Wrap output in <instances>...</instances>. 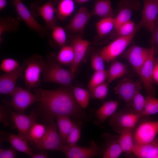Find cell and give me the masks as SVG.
I'll list each match as a JSON object with an SVG mask.
<instances>
[{
    "label": "cell",
    "mask_w": 158,
    "mask_h": 158,
    "mask_svg": "<svg viewBox=\"0 0 158 158\" xmlns=\"http://www.w3.org/2000/svg\"><path fill=\"white\" fill-rule=\"evenodd\" d=\"M132 152L139 158H158V139L145 144H134Z\"/></svg>",
    "instance_id": "20"
},
{
    "label": "cell",
    "mask_w": 158,
    "mask_h": 158,
    "mask_svg": "<svg viewBox=\"0 0 158 158\" xmlns=\"http://www.w3.org/2000/svg\"><path fill=\"white\" fill-rule=\"evenodd\" d=\"M152 44L155 45L158 48V16L156 20L153 34L152 35Z\"/></svg>",
    "instance_id": "46"
},
{
    "label": "cell",
    "mask_w": 158,
    "mask_h": 158,
    "mask_svg": "<svg viewBox=\"0 0 158 158\" xmlns=\"http://www.w3.org/2000/svg\"><path fill=\"white\" fill-rule=\"evenodd\" d=\"M123 152L118 139L112 141L108 146L103 156L104 158H117Z\"/></svg>",
    "instance_id": "37"
},
{
    "label": "cell",
    "mask_w": 158,
    "mask_h": 158,
    "mask_svg": "<svg viewBox=\"0 0 158 158\" xmlns=\"http://www.w3.org/2000/svg\"><path fill=\"white\" fill-rule=\"evenodd\" d=\"M91 0H75V1L79 4H82Z\"/></svg>",
    "instance_id": "50"
},
{
    "label": "cell",
    "mask_w": 158,
    "mask_h": 158,
    "mask_svg": "<svg viewBox=\"0 0 158 158\" xmlns=\"http://www.w3.org/2000/svg\"><path fill=\"white\" fill-rule=\"evenodd\" d=\"M144 5L140 23L153 34L158 14V0H143Z\"/></svg>",
    "instance_id": "14"
},
{
    "label": "cell",
    "mask_w": 158,
    "mask_h": 158,
    "mask_svg": "<svg viewBox=\"0 0 158 158\" xmlns=\"http://www.w3.org/2000/svg\"><path fill=\"white\" fill-rule=\"evenodd\" d=\"M90 42L80 37H77L73 41L71 45L73 47L74 54L73 61L70 65V70L74 73L84 58Z\"/></svg>",
    "instance_id": "19"
},
{
    "label": "cell",
    "mask_w": 158,
    "mask_h": 158,
    "mask_svg": "<svg viewBox=\"0 0 158 158\" xmlns=\"http://www.w3.org/2000/svg\"><path fill=\"white\" fill-rule=\"evenodd\" d=\"M92 13L102 18L113 17L111 0H96Z\"/></svg>",
    "instance_id": "24"
},
{
    "label": "cell",
    "mask_w": 158,
    "mask_h": 158,
    "mask_svg": "<svg viewBox=\"0 0 158 158\" xmlns=\"http://www.w3.org/2000/svg\"><path fill=\"white\" fill-rule=\"evenodd\" d=\"M132 128H125L122 129L118 139V142L123 152H132L134 145Z\"/></svg>",
    "instance_id": "23"
},
{
    "label": "cell",
    "mask_w": 158,
    "mask_h": 158,
    "mask_svg": "<svg viewBox=\"0 0 158 158\" xmlns=\"http://www.w3.org/2000/svg\"><path fill=\"white\" fill-rule=\"evenodd\" d=\"M9 112L15 128L19 132V135L26 138L27 134L32 125L37 122V115L36 110L34 109L29 115L17 113L11 110L10 108Z\"/></svg>",
    "instance_id": "12"
},
{
    "label": "cell",
    "mask_w": 158,
    "mask_h": 158,
    "mask_svg": "<svg viewBox=\"0 0 158 158\" xmlns=\"http://www.w3.org/2000/svg\"><path fill=\"white\" fill-rule=\"evenodd\" d=\"M19 26L18 21L13 18L1 17L0 20V41H2V35L5 32H15L17 31Z\"/></svg>",
    "instance_id": "33"
},
{
    "label": "cell",
    "mask_w": 158,
    "mask_h": 158,
    "mask_svg": "<svg viewBox=\"0 0 158 158\" xmlns=\"http://www.w3.org/2000/svg\"><path fill=\"white\" fill-rule=\"evenodd\" d=\"M12 1L18 16L30 28L40 33L44 32V28L37 21L21 0Z\"/></svg>",
    "instance_id": "17"
},
{
    "label": "cell",
    "mask_w": 158,
    "mask_h": 158,
    "mask_svg": "<svg viewBox=\"0 0 158 158\" xmlns=\"http://www.w3.org/2000/svg\"><path fill=\"white\" fill-rule=\"evenodd\" d=\"M54 4L51 0L49 1L41 6L37 8V13L44 20L47 27L52 28L55 25Z\"/></svg>",
    "instance_id": "21"
},
{
    "label": "cell",
    "mask_w": 158,
    "mask_h": 158,
    "mask_svg": "<svg viewBox=\"0 0 158 158\" xmlns=\"http://www.w3.org/2000/svg\"><path fill=\"white\" fill-rule=\"evenodd\" d=\"M7 135V140L16 151L25 153L30 157L32 155V150L28 145L27 140L25 137L11 133Z\"/></svg>",
    "instance_id": "22"
},
{
    "label": "cell",
    "mask_w": 158,
    "mask_h": 158,
    "mask_svg": "<svg viewBox=\"0 0 158 158\" xmlns=\"http://www.w3.org/2000/svg\"><path fill=\"white\" fill-rule=\"evenodd\" d=\"M118 7L119 11L114 18L115 30L130 20L132 11L138 10L140 4L138 0H121L118 3Z\"/></svg>",
    "instance_id": "16"
},
{
    "label": "cell",
    "mask_w": 158,
    "mask_h": 158,
    "mask_svg": "<svg viewBox=\"0 0 158 158\" xmlns=\"http://www.w3.org/2000/svg\"><path fill=\"white\" fill-rule=\"evenodd\" d=\"M26 66L23 78L27 89L36 88L40 84V77L46 64L42 57L35 54L24 61Z\"/></svg>",
    "instance_id": "3"
},
{
    "label": "cell",
    "mask_w": 158,
    "mask_h": 158,
    "mask_svg": "<svg viewBox=\"0 0 158 158\" xmlns=\"http://www.w3.org/2000/svg\"><path fill=\"white\" fill-rule=\"evenodd\" d=\"M91 67L95 71L105 70L104 63V61L100 53H95L92 54L91 56Z\"/></svg>",
    "instance_id": "43"
},
{
    "label": "cell",
    "mask_w": 158,
    "mask_h": 158,
    "mask_svg": "<svg viewBox=\"0 0 158 158\" xmlns=\"http://www.w3.org/2000/svg\"><path fill=\"white\" fill-rule=\"evenodd\" d=\"M54 57L48 55L43 72V81L53 82L65 86H71L74 73L61 66Z\"/></svg>",
    "instance_id": "2"
},
{
    "label": "cell",
    "mask_w": 158,
    "mask_h": 158,
    "mask_svg": "<svg viewBox=\"0 0 158 158\" xmlns=\"http://www.w3.org/2000/svg\"><path fill=\"white\" fill-rule=\"evenodd\" d=\"M158 113V99L154 96L147 95L145 102L142 116L155 114Z\"/></svg>",
    "instance_id": "34"
},
{
    "label": "cell",
    "mask_w": 158,
    "mask_h": 158,
    "mask_svg": "<svg viewBox=\"0 0 158 158\" xmlns=\"http://www.w3.org/2000/svg\"><path fill=\"white\" fill-rule=\"evenodd\" d=\"M4 105V106L0 105V122L5 126H8L10 122L12 121L10 115V108Z\"/></svg>",
    "instance_id": "44"
},
{
    "label": "cell",
    "mask_w": 158,
    "mask_h": 158,
    "mask_svg": "<svg viewBox=\"0 0 158 158\" xmlns=\"http://www.w3.org/2000/svg\"><path fill=\"white\" fill-rule=\"evenodd\" d=\"M151 50V48L147 49L134 45L124 51L122 57L129 62L139 75L140 70L148 58Z\"/></svg>",
    "instance_id": "11"
},
{
    "label": "cell",
    "mask_w": 158,
    "mask_h": 158,
    "mask_svg": "<svg viewBox=\"0 0 158 158\" xmlns=\"http://www.w3.org/2000/svg\"><path fill=\"white\" fill-rule=\"evenodd\" d=\"M90 98L102 100L105 98L108 92V83L104 82L89 89Z\"/></svg>",
    "instance_id": "35"
},
{
    "label": "cell",
    "mask_w": 158,
    "mask_h": 158,
    "mask_svg": "<svg viewBox=\"0 0 158 158\" xmlns=\"http://www.w3.org/2000/svg\"><path fill=\"white\" fill-rule=\"evenodd\" d=\"M6 0H0V10L2 9L6 5Z\"/></svg>",
    "instance_id": "49"
},
{
    "label": "cell",
    "mask_w": 158,
    "mask_h": 158,
    "mask_svg": "<svg viewBox=\"0 0 158 158\" xmlns=\"http://www.w3.org/2000/svg\"><path fill=\"white\" fill-rule=\"evenodd\" d=\"M20 66L16 60L11 58H6L4 59L2 61L0 69L5 73H9L15 71Z\"/></svg>",
    "instance_id": "41"
},
{
    "label": "cell",
    "mask_w": 158,
    "mask_h": 158,
    "mask_svg": "<svg viewBox=\"0 0 158 158\" xmlns=\"http://www.w3.org/2000/svg\"><path fill=\"white\" fill-rule=\"evenodd\" d=\"M81 130L79 125L73 123L68 135L66 142L71 146L76 145L80 135Z\"/></svg>",
    "instance_id": "42"
},
{
    "label": "cell",
    "mask_w": 158,
    "mask_h": 158,
    "mask_svg": "<svg viewBox=\"0 0 158 158\" xmlns=\"http://www.w3.org/2000/svg\"><path fill=\"white\" fill-rule=\"evenodd\" d=\"M72 89L74 98L78 105L82 109L86 108L90 98L89 92L79 87H74Z\"/></svg>",
    "instance_id": "32"
},
{
    "label": "cell",
    "mask_w": 158,
    "mask_h": 158,
    "mask_svg": "<svg viewBox=\"0 0 158 158\" xmlns=\"http://www.w3.org/2000/svg\"><path fill=\"white\" fill-rule=\"evenodd\" d=\"M68 158H90L96 156L98 154L99 149L96 143L91 140L89 146L82 147L76 145L71 146L68 144H63L60 150Z\"/></svg>",
    "instance_id": "10"
},
{
    "label": "cell",
    "mask_w": 158,
    "mask_h": 158,
    "mask_svg": "<svg viewBox=\"0 0 158 158\" xmlns=\"http://www.w3.org/2000/svg\"><path fill=\"white\" fill-rule=\"evenodd\" d=\"M141 80H133L124 78L121 80L114 88L115 93L124 100L126 105L131 107L135 95L142 89Z\"/></svg>",
    "instance_id": "7"
},
{
    "label": "cell",
    "mask_w": 158,
    "mask_h": 158,
    "mask_svg": "<svg viewBox=\"0 0 158 158\" xmlns=\"http://www.w3.org/2000/svg\"><path fill=\"white\" fill-rule=\"evenodd\" d=\"M142 117L133 112L114 113L110 118V123L115 131L120 133L123 128H133Z\"/></svg>",
    "instance_id": "13"
},
{
    "label": "cell",
    "mask_w": 158,
    "mask_h": 158,
    "mask_svg": "<svg viewBox=\"0 0 158 158\" xmlns=\"http://www.w3.org/2000/svg\"><path fill=\"white\" fill-rule=\"evenodd\" d=\"M51 29L52 38L56 43L62 47L66 45V35L64 29L61 26L56 25Z\"/></svg>",
    "instance_id": "40"
},
{
    "label": "cell",
    "mask_w": 158,
    "mask_h": 158,
    "mask_svg": "<svg viewBox=\"0 0 158 158\" xmlns=\"http://www.w3.org/2000/svg\"><path fill=\"white\" fill-rule=\"evenodd\" d=\"M16 151L13 147L7 149H0V158H14L16 156Z\"/></svg>",
    "instance_id": "45"
},
{
    "label": "cell",
    "mask_w": 158,
    "mask_h": 158,
    "mask_svg": "<svg viewBox=\"0 0 158 158\" xmlns=\"http://www.w3.org/2000/svg\"><path fill=\"white\" fill-rule=\"evenodd\" d=\"M118 105V102L115 100H109L104 103L97 112L98 120L101 122L104 121L115 113Z\"/></svg>",
    "instance_id": "27"
},
{
    "label": "cell",
    "mask_w": 158,
    "mask_h": 158,
    "mask_svg": "<svg viewBox=\"0 0 158 158\" xmlns=\"http://www.w3.org/2000/svg\"><path fill=\"white\" fill-rule=\"evenodd\" d=\"M145 102V98L140 92H138L134 96L132 101L133 113L140 115L142 117Z\"/></svg>",
    "instance_id": "39"
},
{
    "label": "cell",
    "mask_w": 158,
    "mask_h": 158,
    "mask_svg": "<svg viewBox=\"0 0 158 158\" xmlns=\"http://www.w3.org/2000/svg\"><path fill=\"white\" fill-rule=\"evenodd\" d=\"M153 80L158 84V63L154 64L152 74Z\"/></svg>",
    "instance_id": "47"
},
{
    "label": "cell",
    "mask_w": 158,
    "mask_h": 158,
    "mask_svg": "<svg viewBox=\"0 0 158 158\" xmlns=\"http://www.w3.org/2000/svg\"></svg>",
    "instance_id": "51"
},
{
    "label": "cell",
    "mask_w": 158,
    "mask_h": 158,
    "mask_svg": "<svg viewBox=\"0 0 158 158\" xmlns=\"http://www.w3.org/2000/svg\"><path fill=\"white\" fill-rule=\"evenodd\" d=\"M35 92L39 95L40 111L47 123L59 115H67L78 119L84 116L82 108L74 98L71 86H63L54 90L37 87Z\"/></svg>",
    "instance_id": "1"
},
{
    "label": "cell",
    "mask_w": 158,
    "mask_h": 158,
    "mask_svg": "<svg viewBox=\"0 0 158 158\" xmlns=\"http://www.w3.org/2000/svg\"><path fill=\"white\" fill-rule=\"evenodd\" d=\"M10 101H3L4 104L12 108L16 112L24 113L25 110L34 103L39 100L38 95L31 93L28 89H25L20 87L17 86L11 95Z\"/></svg>",
    "instance_id": "5"
},
{
    "label": "cell",
    "mask_w": 158,
    "mask_h": 158,
    "mask_svg": "<svg viewBox=\"0 0 158 158\" xmlns=\"http://www.w3.org/2000/svg\"><path fill=\"white\" fill-rule=\"evenodd\" d=\"M91 17L88 9L85 7H80L67 25L66 29L74 32H82Z\"/></svg>",
    "instance_id": "18"
},
{
    "label": "cell",
    "mask_w": 158,
    "mask_h": 158,
    "mask_svg": "<svg viewBox=\"0 0 158 158\" xmlns=\"http://www.w3.org/2000/svg\"><path fill=\"white\" fill-rule=\"evenodd\" d=\"M158 133V121H147L140 125L133 136L134 143L143 145L153 140Z\"/></svg>",
    "instance_id": "9"
},
{
    "label": "cell",
    "mask_w": 158,
    "mask_h": 158,
    "mask_svg": "<svg viewBox=\"0 0 158 158\" xmlns=\"http://www.w3.org/2000/svg\"><path fill=\"white\" fill-rule=\"evenodd\" d=\"M32 158H46L48 157V154L45 152H41L35 154H33L31 156Z\"/></svg>",
    "instance_id": "48"
},
{
    "label": "cell",
    "mask_w": 158,
    "mask_h": 158,
    "mask_svg": "<svg viewBox=\"0 0 158 158\" xmlns=\"http://www.w3.org/2000/svg\"><path fill=\"white\" fill-rule=\"evenodd\" d=\"M142 26L140 22L130 35L116 38L101 50L100 54L104 61L107 62L112 61L123 53L130 44L137 31Z\"/></svg>",
    "instance_id": "4"
},
{
    "label": "cell",
    "mask_w": 158,
    "mask_h": 158,
    "mask_svg": "<svg viewBox=\"0 0 158 158\" xmlns=\"http://www.w3.org/2000/svg\"><path fill=\"white\" fill-rule=\"evenodd\" d=\"M107 77L108 70L95 71L88 83L89 89L105 82Z\"/></svg>",
    "instance_id": "36"
},
{
    "label": "cell",
    "mask_w": 158,
    "mask_h": 158,
    "mask_svg": "<svg viewBox=\"0 0 158 158\" xmlns=\"http://www.w3.org/2000/svg\"><path fill=\"white\" fill-rule=\"evenodd\" d=\"M112 61V62L108 70L107 80L109 83L123 76L127 71V68L124 64L115 59Z\"/></svg>",
    "instance_id": "28"
},
{
    "label": "cell",
    "mask_w": 158,
    "mask_h": 158,
    "mask_svg": "<svg viewBox=\"0 0 158 158\" xmlns=\"http://www.w3.org/2000/svg\"><path fill=\"white\" fill-rule=\"evenodd\" d=\"M63 144L58 133L57 125L53 119L49 122L44 137L34 145L37 148L40 150L57 151L60 150Z\"/></svg>",
    "instance_id": "6"
},
{
    "label": "cell",
    "mask_w": 158,
    "mask_h": 158,
    "mask_svg": "<svg viewBox=\"0 0 158 158\" xmlns=\"http://www.w3.org/2000/svg\"><path fill=\"white\" fill-rule=\"evenodd\" d=\"M23 62L17 69L9 73H5L0 76V94L11 96L17 86L18 79L20 77L23 78L22 75L26 67Z\"/></svg>",
    "instance_id": "15"
},
{
    "label": "cell",
    "mask_w": 158,
    "mask_h": 158,
    "mask_svg": "<svg viewBox=\"0 0 158 158\" xmlns=\"http://www.w3.org/2000/svg\"><path fill=\"white\" fill-rule=\"evenodd\" d=\"M150 52L142 67L139 74L145 92L147 95L154 96L155 90L153 84L152 74L154 65L155 50L152 44Z\"/></svg>",
    "instance_id": "8"
},
{
    "label": "cell",
    "mask_w": 158,
    "mask_h": 158,
    "mask_svg": "<svg viewBox=\"0 0 158 158\" xmlns=\"http://www.w3.org/2000/svg\"><path fill=\"white\" fill-rule=\"evenodd\" d=\"M115 20L113 17L102 18L96 25L98 36L102 37L109 33L114 28Z\"/></svg>",
    "instance_id": "30"
},
{
    "label": "cell",
    "mask_w": 158,
    "mask_h": 158,
    "mask_svg": "<svg viewBox=\"0 0 158 158\" xmlns=\"http://www.w3.org/2000/svg\"><path fill=\"white\" fill-rule=\"evenodd\" d=\"M75 8L73 0H61L56 10L58 18L64 20L73 12Z\"/></svg>",
    "instance_id": "31"
},
{
    "label": "cell",
    "mask_w": 158,
    "mask_h": 158,
    "mask_svg": "<svg viewBox=\"0 0 158 158\" xmlns=\"http://www.w3.org/2000/svg\"><path fill=\"white\" fill-rule=\"evenodd\" d=\"M56 60L58 63L62 65L70 66L73 63L74 54L73 49L71 46L65 45L62 47L58 53Z\"/></svg>",
    "instance_id": "29"
},
{
    "label": "cell",
    "mask_w": 158,
    "mask_h": 158,
    "mask_svg": "<svg viewBox=\"0 0 158 158\" xmlns=\"http://www.w3.org/2000/svg\"><path fill=\"white\" fill-rule=\"evenodd\" d=\"M135 26L134 23L131 20L123 23L118 28L115 30V38L130 35L133 31Z\"/></svg>",
    "instance_id": "38"
},
{
    "label": "cell",
    "mask_w": 158,
    "mask_h": 158,
    "mask_svg": "<svg viewBox=\"0 0 158 158\" xmlns=\"http://www.w3.org/2000/svg\"><path fill=\"white\" fill-rule=\"evenodd\" d=\"M47 128L44 125L37 122L34 123L27 134L26 138L27 141L34 145L39 142L44 136Z\"/></svg>",
    "instance_id": "25"
},
{
    "label": "cell",
    "mask_w": 158,
    "mask_h": 158,
    "mask_svg": "<svg viewBox=\"0 0 158 158\" xmlns=\"http://www.w3.org/2000/svg\"><path fill=\"white\" fill-rule=\"evenodd\" d=\"M69 116L65 115L56 116L59 134L63 143H67V138L70 131L72 127L73 123Z\"/></svg>",
    "instance_id": "26"
}]
</instances>
